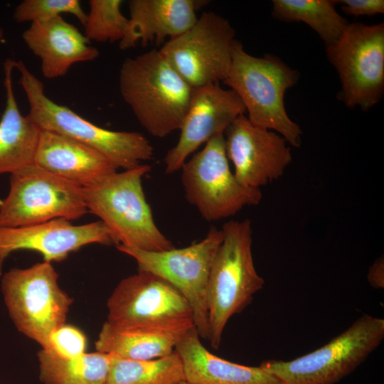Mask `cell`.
I'll use <instances>...</instances> for the list:
<instances>
[{
    "mask_svg": "<svg viewBox=\"0 0 384 384\" xmlns=\"http://www.w3.org/2000/svg\"><path fill=\"white\" fill-rule=\"evenodd\" d=\"M119 85L123 100L149 134L163 138L180 129L193 87L159 50L126 59L119 70Z\"/></svg>",
    "mask_w": 384,
    "mask_h": 384,
    "instance_id": "obj_1",
    "label": "cell"
},
{
    "mask_svg": "<svg viewBox=\"0 0 384 384\" xmlns=\"http://www.w3.org/2000/svg\"><path fill=\"white\" fill-rule=\"evenodd\" d=\"M151 166L114 171L82 187L88 212L110 230L117 245L144 251L160 252L174 248L172 242L157 227L142 186Z\"/></svg>",
    "mask_w": 384,
    "mask_h": 384,
    "instance_id": "obj_2",
    "label": "cell"
},
{
    "mask_svg": "<svg viewBox=\"0 0 384 384\" xmlns=\"http://www.w3.org/2000/svg\"><path fill=\"white\" fill-rule=\"evenodd\" d=\"M299 78V73L279 57L266 54L255 57L235 41L228 75L223 83L242 101L247 119L254 125L274 131L288 144L299 147L302 131L289 117L284 95Z\"/></svg>",
    "mask_w": 384,
    "mask_h": 384,
    "instance_id": "obj_3",
    "label": "cell"
},
{
    "mask_svg": "<svg viewBox=\"0 0 384 384\" xmlns=\"http://www.w3.org/2000/svg\"><path fill=\"white\" fill-rule=\"evenodd\" d=\"M15 68L29 104L28 116L41 130L61 134L92 148L117 169H130L153 159V146L142 134L97 126L47 97L43 83L22 60L16 61Z\"/></svg>",
    "mask_w": 384,
    "mask_h": 384,
    "instance_id": "obj_4",
    "label": "cell"
},
{
    "mask_svg": "<svg viewBox=\"0 0 384 384\" xmlns=\"http://www.w3.org/2000/svg\"><path fill=\"white\" fill-rule=\"evenodd\" d=\"M221 230L223 238L211 265L207 290V339L215 349L230 317L242 311L265 284L253 262L251 221L230 220Z\"/></svg>",
    "mask_w": 384,
    "mask_h": 384,
    "instance_id": "obj_5",
    "label": "cell"
},
{
    "mask_svg": "<svg viewBox=\"0 0 384 384\" xmlns=\"http://www.w3.org/2000/svg\"><path fill=\"white\" fill-rule=\"evenodd\" d=\"M1 290L17 330L46 349L50 334L65 324L73 302L60 287L52 263L11 269L1 275Z\"/></svg>",
    "mask_w": 384,
    "mask_h": 384,
    "instance_id": "obj_6",
    "label": "cell"
},
{
    "mask_svg": "<svg viewBox=\"0 0 384 384\" xmlns=\"http://www.w3.org/2000/svg\"><path fill=\"white\" fill-rule=\"evenodd\" d=\"M384 338V319L363 314L319 348L289 361L260 366L282 384H335L353 372Z\"/></svg>",
    "mask_w": 384,
    "mask_h": 384,
    "instance_id": "obj_7",
    "label": "cell"
},
{
    "mask_svg": "<svg viewBox=\"0 0 384 384\" xmlns=\"http://www.w3.org/2000/svg\"><path fill=\"white\" fill-rule=\"evenodd\" d=\"M107 322L184 334L195 327L192 309L183 294L149 272L122 279L107 302Z\"/></svg>",
    "mask_w": 384,
    "mask_h": 384,
    "instance_id": "obj_8",
    "label": "cell"
},
{
    "mask_svg": "<svg viewBox=\"0 0 384 384\" xmlns=\"http://www.w3.org/2000/svg\"><path fill=\"white\" fill-rule=\"evenodd\" d=\"M87 212L82 186L32 163L10 175L9 193L0 203V228L70 221Z\"/></svg>",
    "mask_w": 384,
    "mask_h": 384,
    "instance_id": "obj_9",
    "label": "cell"
},
{
    "mask_svg": "<svg viewBox=\"0 0 384 384\" xmlns=\"http://www.w3.org/2000/svg\"><path fill=\"white\" fill-rule=\"evenodd\" d=\"M329 61L339 76L338 98L364 111L384 92V23H348L341 36L326 46Z\"/></svg>",
    "mask_w": 384,
    "mask_h": 384,
    "instance_id": "obj_10",
    "label": "cell"
},
{
    "mask_svg": "<svg viewBox=\"0 0 384 384\" xmlns=\"http://www.w3.org/2000/svg\"><path fill=\"white\" fill-rule=\"evenodd\" d=\"M180 170L187 201L207 221L234 215L245 206H255L262 199L260 189L242 186L232 173L224 134L208 140Z\"/></svg>",
    "mask_w": 384,
    "mask_h": 384,
    "instance_id": "obj_11",
    "label": "cell"
},
{
    "mask_svg": "<svg viewBox=\"0 0 384 384\" xmlns=\"http://www.w3.org/2000/svg\"><path fill=\"white\" fill-rule=\"evenodd\" d=\"M222 230L212 228L201 241L182 248L160 252L144 251L117 245L132 257L139 271L153 273L174 286L186 299L200 337L208 338V283L211 265L223 240Z\"/></svg>",
    "mask_w": 384,
    "mask_h": 384,
    "instance_id": "obj_12",
    "label": "cell"
},
{
    "mask_svg": "<svg viewBox=\"0 0 384 384\" xmlns=\"http://www.w3.org/2000/svg\"><path fill=\"white\" fill-rule=\"evenodd\" d=\"M235 36L226 18L203 12L188 30L169 39L159 51L191 87H198L225 80Z\"/></svg>",
    "mask_w": 384,
    "mask_h": 384,
    "instance_id": "obj_13",
    "label": "cell"
},
{
    "mask_svg": "<svg viewBox=\"0 0 384 384\" xmlns=\"http://www.w3.org/2000/svg\"><path fill=\"white\" fill-rule=\"evenodd\" d=\"M226 155L244 187L260 189L283 175L292 160L291 149L277 132L252 124L245 114L224 132Z\"/></svg>",
    "mask_w": 384,
    "mask_h": 384,
    "instance_id": "obj_14",
    "label": "cell"
},
{
    "mask_svg": "<svg viewBox=\"0 0 384 384\" xmlns=\"http://www.w3.org/2000/svg\"><path fill=\"white\" fill-rule=\"evenodd\" d=\"M245 112L238 94L230 88H223L219 82L193 87L178 140L164 158L165 172L171 174L179 171L201 145L224 134L228 126Z\"/></svg>",
    "mask_w": 384,
    "mask_h": 384,
    "instance_id": "obj_15",
    "label": "cell"
},
{
    "mask_svg": "<svg viewBox=\"0 0 384 384\" xmlns=\"http://www.w3.org/2000/svg\"><path fill=\"white\" fill-rule=\"evenodd\" d=\"M90 244L110 245L117 241L100 220L75 225L65 219L14 228H0V277L5 260L22 250L40 253L43 261L60 262Z\"/></svg>",
    "mask_w": 384,
    "mask_h": 384,
    "instance_id": "obj_16",
    "label": "cell"
},
{
    "mask_svg": "<svg viewBox=\"0 0 384 384\" xmlns=\"http://www.w3.org/2000/svg\"><path fill=\"white\" fill-rule=\"evenodd\" d=\"M22 38L40 58L41 73L47 79L62 77L73 64L92 61L99 55L98 50L88 45L90 41L85 35L62 16L31 23Z\"/></svg>",
    "mask_w": 384,
    "mask_h": 384,
    "instance_id": "obj_17",
    "label": "cell"
},
{
    "mask_svg": "<svg viewBox=\"0 0 384 384\" xmlns=\"http://www.w3.org/2000/svg\"><path fill=\"white\" fill-rule=\"evenodd\" d=\"M130 18L121 50L129 49L140 43L146 46L155 41L175 38L188 30L197 21L196 10L203 1L194 0H131Z\"/></svg>",
    "mask_w": 384,
    "mask_h": 384,
    "instance_id": "obj_18",
    "label": "cell"
},
{
    "mask_svg": "<svg viewBox=\"0 0 384 384\" xmlns=\"http://www.w3.org/2000/svg\"><path fill=\"white\" fill-rule=\"evenodd\" d=\"M34 163L82 187L117 170L107 158L92 148L46 130L41 132Z\"/></svg>",
    "mask_w": 384,
    "mask_h": 384,
    "instance_id": "obj_19",
    "label": "cell"
},
{
    "mask_svg": "<svg viewBox=\"0 0 384 384\" xmlns=\"http://www.w3.org/2000/svg\"><path fill=\"white\" fill-rule=\"evenodd\" d=\"M175 351L191 384H282L261 366L235 363L211 353L201 343L195 327L178 341Z\"/></svg>",
    "mask_w": 384,
    "mask_h": 384,
    "instance_id": "obj_20",
    "label": "cell"
},
{
    "mask_svg": "<svg viewBox=\"0 0 384 384\" xmlns=\"http://www.w3.org/2000/svg\"><path fill=\"white\" fill-rule=\"evenodd\" d=\"M16 61L4 63L6 106L0 119V175L13 173L34 163L41 129L19 111L12 85Z\"/></svg>",
    "mask_w": 384,
    "mask_h": 384,
    "instance_id": "obj_21",
    "label": "cell"
},
{
    "mask_svg": "<svg viewBox=\"0 0 384 384\" xmlns=\"http://www.w3.org/2000/svg\"><path fill=\"white\" fill-rule=\"evenodd\" d=\"M184 334L143 327L117 326L106 321L95 341V348L97 351L127 359H155L171 354Z\"/></svg>",
    "mask_w": 384,
    "mask_h": 384,
    "instance_id": "obj_22",
    "label": "cell"
},
{
    "mask_svg": "<svg viewBox=\"0 0 384 384\" xmlns=\"http://www.w3.org/2000/svg\"><path fill=\"white\" fill-rule=\"evenodd\" d=\"M43 384H103L107 381L112 354L100 351L61 358L44 349L37 353Z\"/></svg>",
    "mask_w": 384,
    "mask_h": 384,
    "instance_id": "obj_23",
    "label": "cell"
},
{
    "mask_svg": "<svg viewBox=\"0 0 384 384\" xmlns=\"http://www.w3.org/2000/svg\"><path fill=\"white\" fill-rule=\"evenodd\" d=\"M332 0H273L272 16L285 22H304L320 37L325 46L334 43L348 21Z\"/></svg>",
    "mask_w": 384,
    "mask_h": 384,
    "instance_id": "obj_24",
    "label": "cell"
},
{
    "mask_svg": "<svg viewBox=\"0 0 384 384\" xmlns=\"http://www.w3.org/2000/svg\"><path fill=\"white\" fill-rule=\"evenodd\" d=\"M182 361L174 350L155 359L132 360L112 354L107 384H178L185 381Z\"/></svg>",
    "mask_w": 384,
    "mask_h": 384,
    "instance_id": "obj_25",
    "label": "cell"
},
{
    "mask_svg": "<svg viewBox=\"0 0 384 384\" xmlns=\"http://www.w3.org/2000/svg\"><path fill=\"white\" fill-rule=\"evenodd\" d=\"M121 0H90L87 14L85 36L89 41L105 43L120 41L128 18L121 12Z\"/></svg>",
    "mask_w": 384,
    "mask_h": 384,
    "instance_id": "obj_26",
    "label": "cell"
},
{
    "mask_svg": "<svg viewBox=\"0 0 384 384\" xmlns=\"http://www.w3.org/2000/svg\"><path fill=\"white\" fill-rule=\"evenodd\" d=\"M65 13L73 15L85 25L87 14L78 0H24L16 6L14 18L20 23H35L48 21Z\"/></svg>",
    "mask_w": 384,
    "mask_h": 384,
    "instance_id": "obj_27",
    "label": "cell"
},
{
    "mask_svg": "<svg viewBox=\"0 0 384 384\" xmlns=\"http://www.w3.org/2000/svg\"><path fill=\"white\" fill-rule=\"evenodd\" d=\"M85 349V334L78 328L65 324L50 334L48 347L44 350L61 358H73L86 353Z\"/></svg>",
    "mask_w": 384,
    "mask_h": 384,
    "instance_id": "obj_28",
    "label": "cell"
},
{
    "mask_svg": "<svg viewBox=\"0 0 384 384\" xmlns=\"http://www.w3.org/2000/svg\"><path fill=\"white\" fill-rule=\"evenodd\" d=\"M335 2L341 4L342 11L347 15L370 16L384 13L383 0H340Z\"/></svg>",
    "mask_w": 384,
    "mask_h": 384,
    "instance_id": "obj_29",
    "label": "cell"
},
{
    "mask_svg": "<svg viewBox=\"0 0 384 384\" xmlns=\"http://www.w3.org/2000/svg\"><path fill=\"white\" fill-rule=\"evenodd\" d=\"M369 284L374 288L384 287V261L383 257L378 259L369 268L368 273Z\"/></svg>",
    "mask_w": 384,
    "mask_h": 384,
    "instance_id": "obj_30",
    "label": "cell"
},
{
    "mask_svg": "<svg viewBox=\"0 0 384 384\" xmlns=\"http://www.w3.org/2000/svg\"><path fill=\"white\" fill-rule=\"evenodd\" d=\"M4 37V31H3V29L0 27V41Z\"/></svg>",
    "mask_w": 384,
    "mask_h": 384,
    "instance_id": "obj_31",
    "label": "cell"
},
{
    "mask_svg": "<svg viewBox=\"0 0 384 384\" xmlns=\"http://www.w3.org/2000/svg\"><path fill=\"white\" fill-rule=\"evenodd\" d=\"M178 384H191V383H188L187 381L185 380V381H183L181 383H178Z\"/></svg>",
    "mask_w": 384,
    "mask_h": 384,
    "instance_id": "obj_32",
    "label": "cell"
},
{
    "mask_svg": "<svg viewBox=\"0 0 384 384\" xmlns=\"http://www.w3.org/2000/svg\"><path fill=\"white\" fill-rule=\"evenodd\" d=\"M103 384H107V383H103Z\"/></svg>",
    "mask_w": 384,
    "mask_h": 384,
    "instance_id": "obj_33",
    "label": "cell"
}]
</instances>
